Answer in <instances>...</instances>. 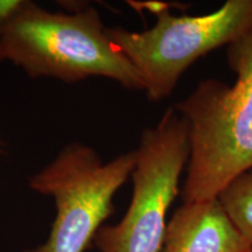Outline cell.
Listing matches in <instances>:
<instances>
[{
	"label": "cell",
	"instance_id": "1",
	"mask_svg": "<svg viewBox=\"0 0 252 252\" xmlns=\"http://www.w3.org/2000/svg\"><path fill=\"white\" fill-rule=\"evenodd\" d=\"M234 86L207 78L174 108L190 126L191 152L181 190L184 203L219 196L252 169V24L226 48Z\"/></svg>",
	"mask_w": 252,
	"mask_h": 252
},
{
	"label": "cell",
	"instance_id": "2",
	"mask_svg": "<svg viewBox=\"0 0 252 252\" xmlns=\"http://www.w3.org/2000/svg\"><path fill=\"white\" fill-rule=\"evenodd\" d=\"M4 47L6 60L31 78L76 83L98 76L127 90L145 91L140 75L110 40L93 6L80 5L64 13L23 0L6 24Z\"/></svg>",
	"mask_w": 252,
	"mask_h": 252
},
{
	"label": "cell",
	"instance_id": "3",
	"mask_svg": "<svg viewBox=\"0 0 252 252\" xmlns=\"http://www.w3.org/2000/svg\"><path fill=\"white\" fill-rule=\"evenodd\" d=\"M135 166V152L103 162L89 145L72 141L30 178L36 193L54 200L56 215L47 241L23 252H84L115 212L113 197Z\"/></svg>",
	"mask_w": 252,
	"mask_h": 252
},
{
	"label": "cell",
	"instance_id": "4",
	"mask_svg": "<svg viewBox=\"0 0 252 252\" xmlns=\"http://www.w3.org/2000/svg\"><path fill=\"white\" fill-rule=\"evenodd\" d=\"M131 178L133 193L121 222L103 225L94 242L99 252H160L167 213L191 152L190 126L171 106L152 127L141 132Z\"/></svg>",
	"mask_w": 252,
	"mask_h": 252
},
{
	"label": "cell",
	"instance_id": "5",
	"mask_svg": "<svg viewBox=\"0 0 252 252\" xmlns=\"http://www.w3.org/2000/svg\"><path fill=\"white\" fill-rule=\"evenodd\" d=\"M153 13L157 21L150 30L108 28V35L140 75L147 98L161 102L195 61L230 45L250 27L252 0H228L213 13L194 17L174 15L161 4Z\"/></svg>",
	"mask_w": 252,
	"mask_h": 252
},
{
	"label": "cell",
	"instance_id": "6",
	"mask_svg": "<svg viewBox=\"0 0 252 252\" xmlns=\"http://www.w3.org/2000/svg\"><path fill=\"white\" fill-rule=\"evenodd\" d=\"M160 252H252L219 198L182 203L167 222Z\"/></svg>",
	"mask_w": 252,
	"mask_h": 252
},
{
	"label": "cell",
	"instance_id": "7",
	"mask_svg": "<svg viewBox=\"0 0 252 252\" xmlns=\"http://www.w3.org/2000/svg\"><path fill=\"white\" fill-rule=\"evenodd\" d=\"M217 198L238 231L252 245V169L232 179Z\"/></svg>",
	"mask_w": 252,
	"mask_h": 252
},
{
	"label": "cell",
	"instance_id": "8",
	"mask_svg": "<svg viewBox=\"0 0 252 252\" xmlns=\"http://www.w3.org/2000/svg\"><path fill=\"white\" fill-rule=\"evenodd\" d=\"M21 1L23 0H0V64L7 61L4 47V31L6 24L12 17V14L20 6Z\"/></svg>",
	"mask_w": 252,
	"mask_h": 252
}]
</instances>
